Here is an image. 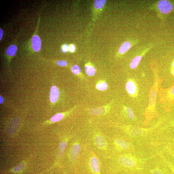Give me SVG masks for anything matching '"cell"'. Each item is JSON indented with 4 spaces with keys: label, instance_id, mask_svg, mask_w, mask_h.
I'll list each match as a JSON object with an SVG mask.
<instances>
[{
    "label": "cell",
    "instance_id": "obj_1",
    "mask_svg": "<svg viewBox=\"0 0 174 174\" xmlns=\"http://www.w3.org/2000/svg\"><path fill=\"white\" fill-rule=\"evenodd\" d=\"M85 143L100 157L111 154L109 140L104 128L95 127L79 129Z\"/></svg>",
    "mask_w": 174,
    "mask_h": 174
},
{
    "label": "cell",
    "instance_id": "obj_2",
    "mask_svg": "<svg viewBox=\"0 0 174 174\" xmlns=\"http://www.w3.org/2000/svg\"><path fill=\"white\" fill-rule=\"evenodd\" d=\"M76 170L78 174H102L101 159L85 143Z\"/></svg>",
    "mask_w": 174,
    "mask_h": 174
},
{
    "label": "cell",
    "instance_id": "obj_3",
    "mask_svg": "<svg viewBox=\"0 0 174 174\" xmlns=\"http://www.w3.org/2000/svg\"><path fill=\"white\" fill-rule=\"evenodd\" d=\"M85 143L79 130L73 137L67 153L68 160L76 170Z\"/></svg>",
    "mask_w": 174,
    "mask_h": 174
},
{
    "label": "cell",
    "instance_id": "obj_4",
    "mask_svg": "<svg viewBox=\"0 0 174 174\" xmlns=\"http://www.w3.org/2000/svg\"><path fill=\"white\" fill-rule=\"evenodd\" d=\"M108 135L110 143L111 154L123 153L130 148V143L124 138L118 135H112L104 128Z\"/></svg>",
    "mask_w": 174,
    "mask_h": 174
},
{
    "label": "cell",
    "instance_id": "obj_5",
    "mask_svg": "<svg viewBox=\"0 0 174 174\" xmlns=\"http://www.w3.org/2000/svg\"><path fill=\"white\" fill-rule=\"evenodd\" d=\"M77 131L75 133L68 135H65L62 138L58 147L57 152L56 153V163H58L59 161L62 160L64 156L65 151L67 146L68 142L70 139H72L74 137Z\"/></svg>",
    "mask_w": 174,
    "mask_h": 174
},
{
    "label": "cell",
    "instance_id": "obj_6",
    "mask_svg": "<svg viewBox=\"0 0 174 174\" xmlns=\"http://www.w3.org/2000/svg\"><path fill=\"white\" fill-rule=\"evenodd\" d=\"M157 7L163 14H167L171 12L173 6L171 3L166 0L160 1L157 3Z\"/></svg>",
    "mask_w": 174,
    "mask_h": 174
},
{
    "label": "cell",
    "instance_id": "obj_7",
    "mask_svg": "<svg viewBox=\"0 0 174 174\" xmlns=\"http://www.w3.org/2000/svg\"><path fill=\"white\" fill-rule=\"evenodd\" d=\"M126 88L129 94L133 96L136 95L138 92V88L135 83L132 80H129L126 85Z\"/></svg>",
    "mask_w": 174,
    "mask_h": 174
},
{
    "label": "cell",
    "instance_id": "obj_8",
    "mask_svg": "<svg viewBox=\"0 0 174 174\" xmlns=\"http://www.w3.org/2000/svg\"><path fill=\"white\" fill-rule=\"evenodd\" d=\"M108 110L105 107L90 109L89 113L91 115L95 116H102L106 114L108 112Z\"/></svg>",
    "mask_w": 174,
    "mask_h": 174
},
{
    "label": "cell",
    "instance_id": "obj_9",
    "mask_svg": "<svg viewBox=\"0 0 174 174\" xmlns=\"http://www.w3.org/2000/svg\"><path fill=\"white\" fill-rule=\"evenodd\" d=\"M32 44L33 48L35 51L38 52L40 51L41 47V41L39 36L37 35L33 36Z\"/></svg>",
    "mask_w": 174,
    "mask_h": 174
},
{
    "label": "cell",
    "instance_id": "obj_10",
    "mask_svg": "<svg viewBox=\"0 0 174 174\" xmlns=\"http://www.w3.org/2000/svg\"><path fill=\"white\" fill-rule=\"evenodd\" d=\"M20 122L17 120H14L11 122L8 129L10 134H14L17 131L20 126Z\"/></svg>",
    "mask_w": 174,
    "mask_h": 174
},
{
    "label": "cell",
    "instance_id": "obj_11",
    "mask_svg": "<svg viewBox=\"0 0 174 174\" xmlns=\"http://www.w3.org/2000/svg\"><path fill=\"white\" fill-rule=\"evenodd\" d=\"M59 95L58 89L55 86H53L50 93V100L52 103H55L57 101Z\"/></svg>",
    "mask_w": 174,
    "mask_h": 174
},
{
    "label": "cell",
    "instance_id": "obj_12",
    "mask_svg": "<svg viewBox=\"0 0 174 174\" xmlns=\"http://www.w3.org/2000/svg\"><path fill=\"white\" fill-rule=\"evenodd\" d=\"M131 44L129 42L126 41L123 43L119 49V52L121 54L125 53L131 47Z\"/></svg>",
    "mask_w": 174,
    "mask_h": 174
},
{
    "label": "cell",
    "instance_id": "obj_13",
    "mask_svg": "<svg viewBox=\"0 0 174 174\" xmlns=\"http://www.w3.org/2000/svg\"><path fill=\"white\" fill-rule=\"evenodd\" d=\"M142 56H136L134 58L130 64V67L132 69L135 68L139 64V63L141 61Z\"/></svg>",
    "mask_w": 174,
    "mask_h": 174
},
{
    "label": "cell",
    "instance_id": "obj_14",
    "mask_svg": "<svg viewBox=\"0 0 174 174\" xmlns=\"http://www.w3.org/2000/svg\"><path fill=\"white\" fill-rule=\"evenodd\" d=\"M17 50V47L16 46L12 45L9 46L6 50V54L10 56H14L15 55Z\"/></svg>",
    "mask_w": 174,
    "mask_h": 174
},
{
    "label": "cell",
    "instance_id": "obj_15",
    "mask_svg": "<svg viewBox=\"0 0 174 174\" xmlns=\"http://www.w3.org/2000/svg\"><path fill=\"white\" fill-rule=\"evenodd\" d=\"M85 69L87 74L89 76L94 75L96 73V69L92 66L89 65L86 66Z\"/></svg>",
    "mask_w": 174,
    "mask_h": 174
},
{
    "label": "cell",
    "instance_id": "obj_16",
    "mask_svg": "<svg viewBox=\"0 0 174 174\" xmlns=\"http://www.w3.org/2000/svg\"><path fill=\"white\" fill-rule=\"evenodd\" d=\"M125 110L126 116L130 120L135 119V116L131 108L129 107H126Z\"/></svg>",
    "mask_w": 174,
    "mask_h": 174
},
{
    "label": "cell",
    "instance_id": "obj_17",
    "mask_svg": "<svg viewBox=\"0 0 174 174\" xmlns=\"http://www.w3.org/2000/svg\"><path fill=\"white\" fill-rule=\"evenodd\" d=\"M96 88L100 91L106 90L108 88V85L105 82H99L96 85Z\"/></svg>",
    "mask_w": 174,
    "mask_h": 174
},
{
    "label": "cell",
    "instance_id": "obj_18",
    "mask_svg": "<svg viewBox=\"0 0 174 174\" xmlns=\"http://www.w3.org/2000/svg\"><path fill=\"white\" fill-rule=\"evenodd\" d=\"M105 0H96L94 2L95 8L97 9H101L103 7L106 2Z\"/></svg>",
    "mask_w": 174,
    "mask_h": 174
},
{
    "label": "cell",
    "instance_id": "obj_19",
    "mask_svg": "<svg viewBox=\"0 0 174 174\" xmlns=\"http://www.w3.org/2000/svg\"><path fill=\"white\" fill-rule=\"evenodd\" d=\"M64 117V114L59 113L56 114L51 118V121L53 122H56L61 120Z\"/></svg>",
    "mask_w": 174,
    "mask_h": 174
},
{
    "label": "cell",
    "instance_id": "obj_20",
    "mask_svg": "<svg viewBox=\"0 0 174 174\" xmlns=\"http://www.w3.org/2000/svg\"><path fill=\"white\" fill-rule=\"evenodd\" d=\"M156 98V93L155 91H152L150 93V96L149 105L151 106L155 105Z\"/></svg>",
    "mask_w": 174,
    "mask_h": 174
},
{
    "label": "cell",
    "instance_id": "obj_21",
    "mask_svg": "<svg viewBox=\"0 0 174 174\" xmlns=\"http://www.w3.org/2000/svg\"><path fill=\"white\" fill-rule=\"evenodd\" d=\"M25 166V165L24 163H20L19 165L15 167L13 169V170L15 172H19L24 168Z\"/></svg>",
    "mask_w": 174,
    "mask_h": 174
},
{
    "label": "cell",
    "instance_id": "obj_22",
    "mask_svg": "<svg viewBox=\"0 0 174 174\" xmlns=\"http://www.w3.org/2000/svg\"><path fill=\"white\" fill-rule=\"evenodd\" d=\"M72 70L73 73L76 75H79L80 72H81V69L78 65H77L73 66L72 68Z\"/></svg>",
    "mask_w": 174,
    "mask_h": 174
},
{
    "label": "cell",
    "instance_id": "obj_23",
    "mask_svg": "<svg viewBox=\"0 0 174 174\" xmlns=\"http://www.w3.org/2000/svg\"><path fill=\"white\" fill-rule=\"evenodd\" d=\"M57 63L60 66H66L68 64L67 62L65 61H59L57 62Z\"/></svg>",
    "mask_w": 174,
    "mask_h": 174
},
{
    "label": "cell",
    "instance_id": "obj_24",
    "mask_svg": "<svg viewBox=\"0 0 174 174\" xmlns=\"http://www.w3.org/2000/svg\"><path fill=\"white\" fill-rule=\"evenodd\" d=\"M69 49V46L67 45H64L62 46V51L63 53L67 52Z\"/></svg>",
    "mask_w": 174,
    "mask_h": 174
},
{
    "label": "cell",
    "instance_id": "obj_25",
    "mask_svg": "<svg viewBox=\"0 0 174 174\" xmlns=\"http://www.w3.org/2000/svg\"><path fill=\"white\" fill-rule=\"evenodd\" d=\"M152 174H163L160 170L158 169H155L152 170Z\"/></svg>",
    "mask_w": 174,
    "mask_h": 174
},
{
    "label": "cell",
    "instance_id": "obj_26",
    "mask_svg": "<svg viewBox=\"0 0 174 174\" xmlns=\"http://www.w3.org/2000/svg\"><path fill=\"white\" fill-rule=\"evenodd\" d=\"M70 51L71 52H74L75 51V48L74 45H72L70 46L69 48Z\"/></svg>",
    "mask_w": 174,
    "mask_h": 174
},
{
    "label": "cell",
    "instance_id": "obj_27",
    "mask_svg": "<svg viewBox=\"0 0 174 174\" xmlns=\"http://www.w3.org/2000/svg\"><path fill=\"white\" fill-rule=\"evenodd\" d=\"M3 35V31L2 29H0V40H1Z\"/></svg>",
    "mask_w": 174,
    "mask_h": 174
},
{
    "label": "cell",
    "instance_id": "obj_28",
    "mask_svg": "<svg viewBox=\"0 0 174 174\" xmlns=\"http://www.w3.org/2000/svg\"><path fill=\"white\" fill-rule=\"evenodd\" d=\"M170 93H171V94L173 96H174V86L173 87L171 90H170Z\"/></svg>",
    "mask_w": 174,
    "mask_h": 174
},
{
    "label": "cell",
    "instance_id": "obj_29",
    "mask_svg": "<svg viewBox=\"0 0 174 174\" xmlns=\"http://www.w3.org/2000/svg\"><path fill=\"white\" fill-rule=\"evenodd\" d=\"M3 101H4V100H3V98L1 96H0V103L1 104L3 102Z\"/></svg>",
    "mask_w": 174,
    "mask_h": 174
},
{
    "label": "cell",
    "instance_id": "obj_30",
    "mask_svg": "<svg viewBox=\"0 0 174 174\" xmlns=\"http://www.w3.org/2000/svg\"><path fill=\"white\" fill-rule=\"evenodd\" d=\"M170 166L174 173V167L170 165Z\"/></svg>",
    "mask_w": 174,
    "mask_h": 174
},
{
    "label": "cell",
    "instance_id": "obj_31",
    "mask_svg": "<svg viewBox=\"0 0 174 174\" xmlns=\"http://www.w3.org/2000/svg\"><path fill=\"white\" fill-rule=\"evenodd\" d=\"M173 75H174V61L173 63Z\"/></svg>",
    "mask_w": 174,
    "mask_h": 174
}]
</instances>
